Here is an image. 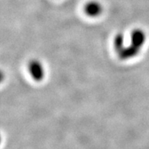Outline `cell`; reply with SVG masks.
Segmentation results:
<instances>
[{
    "mask_svg": "<svg viewBox=\"0 0 149 149\" xmlns=\"http://www.w3.org/2000/svg\"><path fill=\"white\" fill-rule=\"evenodd\" d=\"M28 72L35 81H41L46 75V69L43 63L38 59H31L28 65Z\"/></svg>",
    "mask_w": 149,
    "mask_h": 149,
    "instance_id": "6da1fadb",
    "label": "cell"
},
{
    "mask_svg": "<svg viewBox=\"0 0 149 149\" xmlns=\"http://www.w3.org/2000/svg\"><path fill=\"white\" fill-rule=\"evenodd\" d=\"M103 11H104V7L102 4L96 0L89 1L84 6V14L90 18L99 17L103 13Z\"/></svg>",
    "mask_w": 149,
    "mask_h": 149,
    "instance_id": "7a4b0ae2",
    "label": "cell"
},
{
    "mask_svg": "<svg viewBox=\"0 0 149 149\" xmlns=\"http://www.w3.org/2000/svg\"><path fill=\"white\" fill-rule=\"evenodd\" d=\"M147 40V35L145 31L141 28H135L132 30L130 35V43L135 47L141 49L145 45Z\"/></svg>",
    "mask_w": 149,
    "mask_h": 149,
    "instance_id": "3957f363",
    "label": "cell"
},
{
    "mask_svg": "<svg viewBox=\"0 0 149 149\" xmlns=\"http://www.w3.org/2000/svg\"><path fill=\"white\" fill-rule=\"evenodd\" d=\"M141 49L131 43H127L126 47H124L121 50L118 52L117 54L119 58L122 60H129L137 56L141 52Z\"/></svg>",
    "mask_w": 149,
    "mask_h": 149,
    "instance_id": "277c9868",
    "label": "cell"
},
{
    "mask_svg": "<svg viewBox=\"0 0 149 149\" xmlns=\"http://www.w3.org/2000/svg\"><path fill=\"white\" fill-rule=\"evenodd\" d=\"M126 37L123 33H118L113 38V45L114 49L116 51V53L121 50L124 47L126 46Z\"/></svg>",
    "mask_w": 149,
    "mask_h": 149,
    "instance_id": "5b68a950",
    "label": "cell"
}]
</instances>
